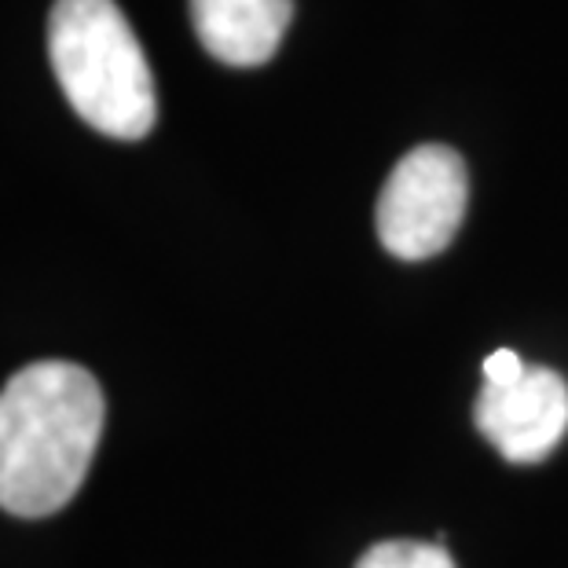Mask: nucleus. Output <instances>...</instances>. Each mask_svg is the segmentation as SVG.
I'll list each match as a JSON object with an SVG mask.
<instances>
[{
  "instance_id": "1",
  "label": "nucleus",
  "mask_w": 568,
  "mask_h": 568,
  "mask_svg": "<svg viewBox=\"0 0 568 568\" xmlns=\"http://www.w3.org/2000/svg\"><path fill=\"white\" fill-rule=\"evenodd\" d=\"M103 415L100 382L67 359H41L8 378L0 389V510H63L95 458Z\"/></svg>"
},
{
  "instance_id": "2",
  "label": "nucleus",
  "mask_w": 568,
  "mask_h": 568,
  "mask_svg": "<svg viewBox=\"0 0 568 568\" xmlns=\"http://www.w3.org/2000/svg\"><path fill=\"white\" fill-rule=\"evenodd\" d=\"M48 59L84 125L114 140H143L154 129L151 63L114 0H55Z\"/></svg>"
},
{
  "instance_id": "3",
  "label": "nucleus",
  "mask_w": 568,
  "mask_h": 568,
  "mask_svg": "<svg viewBox=\"0 0 568 568\" xmlns=\"http://www.w3.org/2000/svg\"><path fill=\"white\" fill-rule=\"evenodd\" d=\"M469 202L466 162L452 148L422 143L407 151L378 195L382 246L400 261H429L452 246Z\"/></svg>"
},
{
  "instance_id": "4",
  "label": "nucleus",
  "mask_w": 568,
  "mask_h": 568,
  "mask_svg": "<svg viewBox=\"0 0 568 568\" xmlns=\"http://www.w3.org/2000/svg\"><path fill=\"white\" fill-rule=\"evenodd\" d=\"M474 418L506 463H542L568 433V385L558 371L528 367L514 385H485Z\"/></svg>"
},
{
  "instance_id": "5",
  "label": "nucleus",
  "mask_w": 568,
  "mask_h": 568,
  "mask_svg": "<svg viewBox=\"0 0 568 568\" xmlns=\"http://www.w3.org/2000/svg\"><path fill=\"white\" fill-rule=\"evenodd\" d=\"M294 0H191V27L224 67H264L280 52Z\"/></svg>"
},
{
  "instance_id": "6",
  "label": "nucleus",
  "mask_w": 568,
  "mask_h": 568,
  "mask_svg": "<svg viewBox=\"0 0 568 568\" xmlns=\"http://www.w3.org/2000/svg\"><path fill=\"white\" fill-rule=\"evenodd\" d=\"M356 568H455L444 542H418V539H389L371 547Z\"/></svg>"
},
{
  "instance_id": "7",
  "label": "nucleus",
  "mask_w": 568,
  "mask_h": 568,
  "mask_svg": "<svg viewBox=\"0 0 568 568\" xmlns=\"http://www.w3.org/2000/svg\"><path fill=\"white\" fill-rule=\"evenodd\" d=\"M528 374L525 359L514 353V348H495L485 359V385H514Z\"/></svg>"
}]
</instances>
